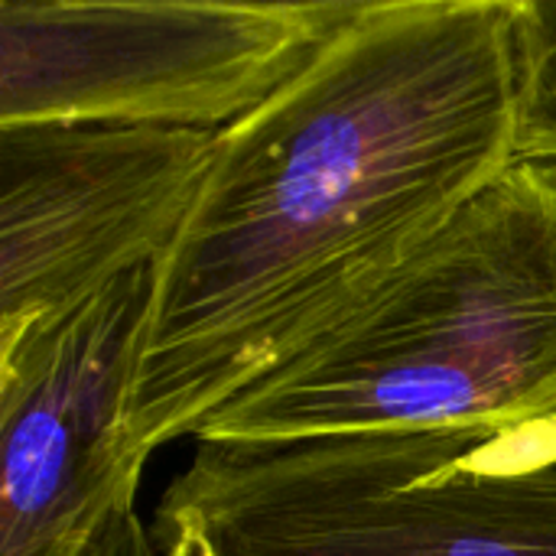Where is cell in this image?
Segmentation results:
<instances>
[{
	"label": "cell",
	"mask_w": 556,
	"mask_h": 556,
	"mask_svg": "<svg viewBox=\"0 0 556 556\" xmlns=\"http://www.w3.org/2000/svg\"><path fill=\"white\" fill-rule=\"evenodd\" d=\"M515 0H362L218 130L153 264L127 443L153 450L336 329L518 163Z\"/></svg>",
	"instance_id": "cell-1"
},
{
	"label": "cell",
	"mask_w": 556,
	"mask_h": 556,
	"mask_svg": "<svg viewBox=\"0 0 556 556\" xmlns=\"http://www.w3.org/2000/svg\"><path fill=\"white\" fill-rule=\"evenodd\" d=\"M538 417H556V163L518 160L192 437L293 443Z\"/></svg>",
	"instance_id": "cell-2"
},
{
	"label": "cell",
	"mask_w": 556,
	"mask_h": 556,
	"mask_svg": "<svg viewBox=\"0 0 556 556\" xmlns=\"http://www.w3.org/2000/svg\"><path fill=\"white\" fill-rule=\"evenodd\" d=\"M156 556H556V417L195 443Z\"/></svg>",
	"instance_id": "cell-3"
},
{
	"label": "cell",
	"mask_w": 556,
	"mask_h": 556,
	"mask_svg": "<svg viewBox=\"0 0 556 556\" xmlns=\"http://www.w3.org/2000/svg\"><path fill=\"white\" fill-rule=\"evenodd\" d=\"M358 7L0 0V124L218 134L293 81Z\"/></svg>",
	"instance_id": "cell-4"
},
{
	"label": "cell",
	"mask_w": 556,
	"mask_h": 556,
	"mask_svg": "<svg viewBox=\"0 0 556 556\" xmlns=\"http://www.w3.org/2000/svg\"><path fill=\"white\" fill-rule=\"evenodd\" d=\"M215 140L179 127L0 124V349L153 267Z\"/></svg>",
	"instance_id": "cell-5"
},
{
	"label": "cell",
	"mask_w": 556,
	"mask_h": 556,
	"mask_svg": "<svg viewBox=\"0 0 556 556\" xmlns=\"http://www.w3.org/2000/svg\"><path fill=\"white\" fill-rule=\"evenodd\" d=\"M150 290L140 267L0 349V556H81L140 489L127 397Z\"/></svg>",
	"instance_id": "cell-6"
},
{
	"label": "cell",
	"mask_w": 556,
	"mask_h": 556,
	"mask_svg": "<svg viewBox=\"0 0 556 556\" xmlns=\"http://www.w3.org/2000/svg\"><path fill=\"white\" fill-rule=\"evenodd\" d=\"M518 160L556 163V0H515Z\"/></svg>",
	"instance_id": "cell-7"
},
{
	"label": "cell",
	"mask_w": 556,
	"mask_h": 556,
	"mask_svg": "<svg viewBox=\"0 0 556 556\" xmlns=\"http://www.w3.org/2000/svg\"><path fill=\"white\" fill-rule=\"evenodd\" d=\"M81 556H156L150 525L137 515V492L124 495Z\"/></svg>",
	"instance_id": "cell-8"
}]
</instances>
